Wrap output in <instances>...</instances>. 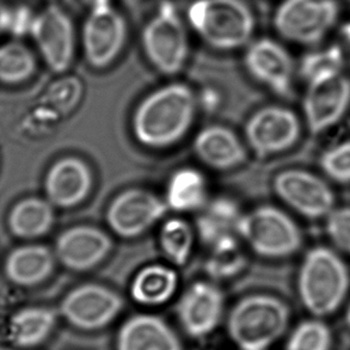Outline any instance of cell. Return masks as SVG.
<instances>
[{
  "instance_id": "6da1fadb",
  "label": "cell",
  "mask_w": 350,
  "mask_h": 350,
  "mask_svg": "<svg viewBox=\"0 0 350 350\" xmlns=\"http://www.w3.org/2000/svg\"><path fill=\"white\" fill-rule=\"evenodd\" d=\"M196 100L189 86L172 83L153 91L133 115V133L150 148H166L180 142L194 122Z\"/></svg>"
},
{
  "instance_id": "7a4b0ae2",
  "label": "cell",
  "mask_w": 350,
  "mask_h": 350,
  "mask_svg": "<svg viewBox=\"0 0 350 350\" xmlns=\"http://www.w3.org/2000/svg\"><path fill=\"white\" fill-rule=\"evenodd\" d=\"M291 310L282 299L251 294L238 300L226 318V332L241 350H268L286 335Z\"/></svg>"
},
{
  "instance_id": "3957f363",
  "label": "cell",
  "mask_w": 350,
  "mask_h": 350,
  "mask_svg": "<svg viewBox=\"0 0 350 350\" xmlns=\"http://www.w3.org/2000/svg\"><path fill=\"white\" fill-rule=\"evenodd\" d=\"M349 271L335 251L316 246L304 257L298 274L300 301L314 318L329 317L345 303Z\"/></svg>"
},
{
  "instance_id": "277c9868",
  "label": "cell",
  "mask_w": 350,
  "mask_h": 350,
  "mask_svg": "<svg viewBox=\"0 0 350 350\" xmlns=\"http://www.w3.org/2000/svg\"><path fill=\"white\" fill-rule=\"evenodd\" d=\"M188 21L206 44L224 52L249 44L255 33V16L244 0H195Z\"/></svg>"
},
{
  "instance_id": "5b68a950",
  "label": "cell",
  "mask_w": 350,
  "mask_h": 350,
  "mask_svg": "<svg viewBox=\"0 0 350 350\" xmlns=\"http://www.w3.org/2000/svg\"><path fill=\"white\" fill-rule=\"evenodd\" d=\"M147 60L157 71L174 76L182 71L189 54V40L175 5L163 1L142 29Z\"/></svg>"
},
{
  "instance_id": "8992f818",
  "label": "cell",
  "mask_w": 350,
  "mask_h": 350,
  "mask_svg": "<svg viewBox=\"0 0 350 350\" xmlns=\"http://www.w3.org/2000/svg\"><path fill=\"white\" fill-rule=\"evenodd\" d=\"M238 234L255 254L265 258L292 256L303 241L293 219L273 206H260L243 213Z\"/></svg>"
},
{
  "instance_id": "52a82bcc",
  "label": "cell",
  "mask_w": 350,
  "mask_h": 350,
  "mask_svg": "<svg viewBox=\"0 0 350 350\" xmlns=\"http://www.w3.org/2000/svg\"><path fill=\"white\" fill-rule=\"evenodd\" d=\"M123 299L102 284H86L64 297L59 314L77 332L94 334L111 327L122 312Z\"/></svg>"
},
{
  "instance_id": "ba28073f",
  "label": "cell",
  "mask_w": 350,
  "mask_h": 350,
  "mask_svg": "<svg viewBox=\"0 0 350 350\" xmlns=\"http://www.w3.org/2000/svg\"><path fill=\"white\" fill-rule=\"evenodd\" d=\"M340 14L337 0H284L274 16V27L289 42L312 46L332 30Z\"/></svg>"
},
{
  "instance_id": "9c48e42d",
  "label": "cell",
  "mask_w": 350,
  "mask_h": 350,
  "mask_svg": "<svg viewBox=\"0 0 350 350\" xmlns=\"http://www.w3.org/2000/svg\"><path fill=\"white\" fill-rule=\"evenodd\" d=\"M127 38V24L110 0H94L83 30L81 44L86 62L102 70L110 66L122 52Z\"/></svg>"
},
{
  "instance_id": "30bf717a",
  "label": "cell",
  "mask_w": 350,
  "mask_h": 350,
  "mask_svg": "<svg viewBox=\"0 0 350 350\" xmlns=\"http://www.w3.org/2000/svg\"><path fill=\"white\" fill-rule=\"evenodd\" d=\"M29 33L53 72L62 73L70 68L76 52V30L65 10L48 5L33 16Z\"/></svg>"
},
{
  "instance_id": "8fae6325",
  "label": "cell",
  "mask_w": 350,
  "mask_h": 350,
  "mask_svg": "<svg viewBox=\"0 0 350 350\" xmlns=\"http://www.w3.org/2000/svg\"><path fill=\"white\" fill-rule=\"evenodd\" d=\"M300 135V123L292 110L271 105L256 111L246 122V142L258 158L287 151Z\"/></svg>"
},
{
  "instance_id": "7c38bea8",
  "label": "cell",
  "mask_w": 350,
  "mask_h": 350,
  "mask_svg": "<svg viewBox=\"0 0 350 350\" xmlns=\"http://www.w3.org/2000/svg\"><path fill=\"white\" fill-rule=\"evenodd\" d=\"M274 190L284 204L308 219L327 218L335 208V194L332 188L308 171L280 172L275 177Z\"/></svg>"
},
{
  "instance_id": "4fadbf2b",
  "label": "cell",
  "mask_w": 350,
  "mask_h": 350,
  "mask_svg": "<svg viewBox=\"0 0 350 350\" xmlns=\"http://www.w3.org/2000/svg\"><path fill=\"white\" fill-rule=\"evenodd\" d=\"M224 295L211 282L190 284L180 295L176 316L182 332L194 340H202L218 329L224 316Z\"/></svg>"
},
{
  "instance_id": "5bb4252c",
  "label": "cell",
  "mask_w": 350,
  "mask_h": 350,
  "mask_svg": "<svg viewBox=\"0 0 350 350\" xmlns=\"http://www.w3.org/2000/svg\"><path fill=\"white\" fill-rule=\"evenodd\" d=\"M350 105V79L343 73L308 83L303 110L310 132L318 135L340 122Z\"/></svg>"
},
{
  "instance_id": "9a60e30c",
  "label": "cell",
  "mask_w": 350,
  "mask_h": 350,
  "mask_svg": "<svg viewBox=\"0 0 350 350\" xmlns=\"http://www.w3.org/2000/svg\"><path fill=\"white\" fill-rule=\"evenodd\" d=\"M167 204L147 190L129 189L118 195L107 211L109 228L122 238H135L146 232L167 212Z\"/></svg>"
},
{
  "instance_id": "2e32d148",
  "label": "cell",
  "mask_w": 350,
  "mask_h": 350,
  "mask_svg": "<svg viewBox=\"0 0 350 350\" xmlns=\"http://www.w3.org/2000/svg\"><path fill=\"white\" fill-rule=\"evenodd\" d=\"M244 65L254 79L276 95H291L293 62L282 44L271 38L256 40L246 48Z\"/></svg>"
},
{
  "instance_id": "e0dca14e",
  "label": "cell",
  "mask_w": 350,
  "mask_h": 350,
  "mask_svg": "<svg viewBox=\"0 0 350 350\" xmlns=\"http://www.w3.org/2000/svg\"><path fill=\"white\" fill-rule=\"evenodd\" d=\"M114 350H185L182 338L163 318L137 313L118 327Z\"/></svg>"
},
{
  "instance_id": "ac0fdd59",
  "label": "cell",
  "mask_w": 350,
  "mask_h": 350,
  "mask_svg": "<svg viewBox=\"0 0 350 350\" xmlns=\"http://www.w3.org/2000/svg\"><path fill=\"white\" fill-rule=\"evenodd\" d=\"M111 250V241L100 228L75 226L57 237L55 257L64 267L73 271L95 268Z\"/></svg>"
},
{
  "instance_id": "d6986e66",
  "label": "cell",
  "mask_w": 350,
  "mask_h": 350,
  "mask_svg": "<svg viewBox=\"0 0 350 350\" xmlns=\"http://www.w3.org/2000/svg\"><path fill=\"white\" fill-rule=\"evenodd\" d=\"M92 174L85 161L65 157L55 161L44 177V193L54 207L72 208L90 194Z\"/></svg>"
},
{
  "instance_id": "ffe728a7",
  "label": "cell",
  "mask_w": 350,
  "mask_h": 350,
  "mask_svg": "<svg viewBox=\"0 0 350 350\" xmlns=\"http://www.w3.org/2000/svg\"><path fill=\"white\" fill-rule=\"evenodd\" d=\"M194 152L204 165L214 170H231L241 165L246 151L236 134L223 126H209L195 137Z\"/></svg>"
},
{
  "instance_id": "44dd1931",
  "label": "cell",
  "mask_w": 350,
  "mask_h": 350,
  "mask_svg": "<svg viewBox=\"0 0 350 350\" xmlns=\"http://www.w3.org/2000/svg\"><path fill=\"white\" fill-rule=\"evenodd\" d=\"M55 256L48 247L28 244L11 251L4 263V273L10 282L21 287L42 284L52 275Z\"/></svg>"
},
{
  "instance_id": "7402d4cb",
  "label": "cell",
  "mask_w": 350,
  "mask_h": 350,
  "mask_svg": "<svg viewBox=\"0 0 350 350\" xmlns=\"http://www.w3.org/2000/svg\"><path fill=\"white\" fill-rule=\"evenodd\" d=\"M243 213L228 198H217L200 209L196 231L204 244L212 247L224 241L237 239Z\"/></svg>"
},
{
  "instance_id": "603a6c76",
  "label": "cell",
  "mask_w": 350,
  "mask_h": 350,
  "mask_svg": "<svg viewBox=\"0 0 350 350\" xmlns=\"http://www.w3.org/2000/svg\"><path fill=\"white\" fill-rule=\"evenodd\" d=\"M57 324V314L42 306L19 310L10 319L9 340L19 349H35L52 337Z\"/></svg>"
},
{
  "instance_id": "cb8c5ba5",
  "label": "cell",
  "mask_w": 350,
  "mask_h": 350,
  "mask_svg": "<svg viewBox=\"0 0 350 350\" xmlns=\"http://www.w3.org/2000/svg\"><path fill=\"white\" fill-rule=\"evenodd\" d=\"M178 276L163 265H147L134 276L129 293L135 303L145 308H158L174 298Z\"/></svg>"
},
{
  "instance_id": "d4e9b609",
  "label": "cell",
  "mask_w": 350,
  "mask_h": 350,
  "mask_svg": "<svg viewBox=\"0 0 350 350\" xmlns=\"http://www.w3.org/2000/svg\"><path fill=\"white\" fill-rule=\"evenodd\" d=\"M47 199L27 198L11 208L8 218L10 232L21 239H36L51 231L54 224V208Z\"/></svg>"
},
{
  "instance_id": "484cf974",
  "label": "cell",
  "mask_w": 350,
  "mask_h": 350,
  "mask_svg": "<svg viewBox=\"0 0 350 350\" xmlns=\"http://www.w3.org/2000/svg\"><path fill=\"white\" fill-rule=\"evenodd\" d=\"M204 176L193 167L175 171L167 180L165 204L178 213L200 211L208 202Z\"/></svg>"
},
{
  "instance_id": "4316f807",
  "label": "cell",
  "mask_w": 350,
  "mask_h": 350,
  "mask_svg": "<svg viewBox=\"0 0 350 350\" xmlns=\"http://www.w3.org/2000/svg\"><path fill=\"white\" fill-rule=\"evenodd\" d=\"M36 57L24 43L10 41L0 46V83L18 85L36 72Z\"/></svg>"
},
{
  "instance_id": "83f0119b",
  "label": "cell",
  "mask_w": 350,
  "mask_h": 350,
  "mask_svg": "<svg viewBox=\"0 0 350 350\" xmlns=\"http://www.w3.org/2000/svg\"><path fill=\"white\" fill-rule=\"evenodd\" d=\"M161 251L172 265H185L194 246V231L182 219L172 218L161 225L159 231Z\"/></svg>"
},
{
  "instance_id": "f1b7e54d",
  "label": "cell",
  "mask_w": 350,
  "mask_h": 350,
  "mask_svg": "<svg viewBox=\"0 0 350 350\" xmlns=\"http://www.w3.org/2000/svg\"><path fill=\"white\" fill-rule=\"evenodd\" d=\"M346 57L341 46L332 44L310 52L301 59L300 75L308 83L342 73Z\"/></svg>"
},
{
  "instance_id": "f546056e",
  "label": "cell",
  "mask_w": 350,
  "mask_h": 350,
  "mask_svg": "<svg viewBox=\"0 0 350 350\" xmlns=\"http://www.w3.org/2000/svg\"><path fill=\"white\" fill-rule=\"evenodd\" d=\"M334 336L321 318L299 323L289 334L284 350H332Z\"/></svg>"
},
{
  "instance_id": "4dcf8cb0",
  "label": "cell",
  "mask_w": 350,
  "mask_h": 350,
  "mask_svg": "<svg viewBox=\"0 0 350 350\" xmlns=\"http://www.w3.org/2000/svg\"><path fill=\"white\" fill-rule=\"evenodd\" d=\"M211 254L206 262L207 274L217 280H225L239 274L245 265V256L239 247L237 239L224 241L212 246Z\"/></svg>"
},
{
  "instance_id": "1f68e13d",
  "label": "cell",
  "mask_w": 350,
  "mask_h": 350,
  "mask_svg": "<svg viewBox=\"0 0 350 350\" xmlns=\"http://www.w3.org/2000/svg\"><path fill=\"white\" fill-rule=\"evenodd\" d=\"M319 165L323 172L338 183H350V142H341L324 152Z\"/></svg>"
},
{
  "instance_id": "d6a6232c",
  "label": "cell",
  "mask_w": 350,
  "mask_h": 350,
  "mask_svg": "<svg viewBox=\"0 0 350 350\" xmlns=\"http://www.w3.org/2000/svg\"><path fill=\"white\" fill-rule=\"evenodd\" d=\"M325 230L332 244L350 255V207L332 209L325 218Z\"/></svg>"
},
{
  "instance_id": "836d02e7",
  "label": "cell",
  "mask_w": 350,
  "mask_h": 350,
  "mask_svg": "<svg viewBox=\"0 0 350 350\" xmlns=\"http://www.w3.org/2000/svg\"><path fill=\"white\" fill-rule=\"evenodd\" d=\"M12 14H14V10L10 9L9 6H6L0 0V35L6 31H11Z\"/></svg>"
},
{
  "instance_id": "e575fe53",
  "label": "cell",
  "mask_w": 350,
  "mask_h": 350,
  "mask_svg": "<svg viewBox=\"0 0 350 350\" xmlns=\"http://www.w3.org/2000/svg\"><path fill=\"white\" fill-rule=\"evenodd\" d=\"M341 36L343 42L346 43L347 48L350 51V21L343 24L341 28Z\"/></svg>"
},
{
  "instance_id": "d590c367",
  "label": "cell",
  "mask_w": 350,
  "mask_h": 350,
  "mask_svg": "<svg viewBox=\"0 0 350 350\" xmlns=\"http://www.w3.org/2000/svg\"><path fill=\"white\" fill-rule=\"evenodd\" d=\"M345 319H346L347 327H349L350 330V303L349 305H348V308H347L346 317H345Z\"/></svg>"
}]
</instances>
